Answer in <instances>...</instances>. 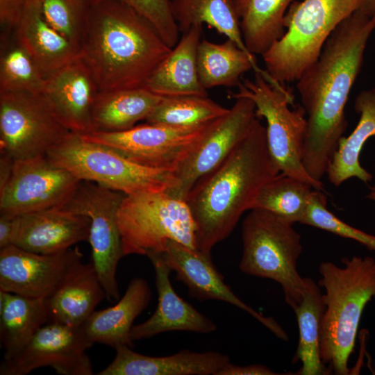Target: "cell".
<instances>
[{
    "label": "cell",
    "instance_id": "obj_1",
    "mask_svg": "<svg viewBox=\"0 0 375 375\" xmlns=\"http://www.w3.org/2000/svg\"><path fill=\"white\" fill-rule=\"evenodd\" d=\"M374 29L375 15L353 12L332 32L317 60L296 81L307 115L303 164L318 181L322 182L346 131L345 106Z\"/></svg>",
    "mask_w": 375,
    "mask_h": 375
},
{
    "label": "cell",
    "instance_id": "obj_2",
    "mask_svg": "<svg viewBox=\"0 0 375 375\" xmlns=\"http://www.w3.org/2000/svg\"><path fill=\"white\" fill-rule=\"evenodd\" d=\"M267 145L266 126L256 118L246 137L187 195L195 227L197 248L210 253L253 208L264 185L280 173Z\"/></svg>",
    "mask_w": 375,
    "mask_h": 375
},
{
    "label": "cell",
    "instance_id": "obj_3",
    "mask_svg": "<svg viewBox=\"0 0 375 375\" xmlns=\"http://www.w3.org/2000/svg\"><path fill=\"white\" fill-rule=\"evenodd\" d=\"M171 49L146 18L122 1L88 4L81 57L99 92L144 87Z\"/></svg>",
    "mask_w": 375,
    "mask_h": 375
},
{
    "label": "cell",
    "instance_id": "obj_4",
    "mask_svg": "<svg viewBox=\"0 0 375 375\" xmlns=\"http://www.w3.org/2000/svg\"><path fill=\"white\" fill-rule=\"evenodd\" d=\"M341 262L342 266L328 261L319 267L318 284L324 290L320 355L330 372L347 375L363 310L375 300V260L353 256Z\"/></svg>",
    "mask_w": 375,
    "mask_h": 375
},
{
    "label": "cell",
    "instance_id": "obj_5",
    "mask_svg": "<svg viewBox=\"0 0 375 375\" xmlns=\"http://www.w3.org/2000/svg\"><path fill=\"white\" fill-rule=\"evenodd\" d=\"M359 10L375 15V0L294 1L284 18V35L262 56L265 72L281 85L296 82L335 28Z\"/></svg>",
    "mask_w": 375,
    "mask_h": 375
},
{
    "label": "cell",
    "instance_id": "obj_6",
    "mask_svg": "<svg viewBox=\"0 0 375 375\" xmlns=\"http://www.w3.org/2000/svg\"><path fill=\"white\" fill-rule=\"evenodd\" d=\"M293 224L269 211L255 208L242 227V273L278 283L285 301L292 309L301 301L305 278L297 270L303 247Z\"/></svg>",
    "mask_w": 375,
    "mask_h": 375
},
{
    "label": "cell",
    "instance_id": "obj_7",
    "mask_svg": "<svg viewBox=\"0 0 375 375\" xmlns=\"http://www.w3.org/2000/svg\"><path fill=\"white\" fill-rule=\"evenodd\" d=\"M253 79L238 85L233 94L245 97L255 104L257 117L266 120L269 153L280 172L323 190V183L314 179L303 164V150L307 132V119L302 106L291 108L293 96L283 85L267 78V73L254 72Z\"/></svg>",
    "mask_w": 375,
    "mask_h": 375
},
{
    "label": "cell",
    "instance_id": "obj_8",
    "mask_svg": "<svg viewBox=\"0 0 375 375\" xmlns=\"http://www.w3.org/2000/svg\"><path fill=\"white\" fill-rule=\"evenodd\" d=\"M46 156L81 181L94 182L126 195L167 191L174 184V171L141 165L107 146L72 132Z\"/></svg>",
    "mask_w": 375,
    "mask_h": 375
},
{
    "label": "cell",
    "instance_id": "obj_9",
    "mask_svg": "<svg viewBox=\"0 0 375 375\" xmlns=\"http://www.w3.org/2000/svg\"><path fill=\"white\" fill-rule=\"evenodd\" d=\"M117 219L124 256L162 252L169 240L197 249L194 223L186 201L166 191L125 195Z\"/></svg>",
    "mask_w": 375,
    "mask_h": 375
},
{
    "label": "cell",
    "instance_id": "obj_10",
    "mask_svg": "<svg viewBox=\"0 0 375 375\" xmlns=\"http://www.w3.org/2000/svg\"><path fill=\"white\" fill-rule=\"evenodd\" d=\"M125 195L94 182L81 181L72 197L60 207L89 217L91 262L110 302L119 299L116 272L124 254L117 212Z\"/></svg>",
    "mask_w": 375,
    "mask_h": 375
},
{
    "label": "cell",
    "instance_id": "obj_11",
    "mask_svg": "<svg viewBox=\"0 0 375 375\" xmlns=\"http://www.w3.org/2000/svg\"><path fill=\"white\" fill-rule=\"evenodd\" d=\"M70 133L42 94L0 92V151L15 160L46 155Z\"/></svg>",
    "mask_w": 375,
    "mask_h": 375
},
{
    "label": "cell",
    "instance_id": "obj_12",
    "mask_svg": "<svg viewBox=\"0 0 375 375\" xmlns=\"http://www.w3.org/2000/svg\"><path fill=\"white\" fill-rule=\"evenodd\" d=\"M215 121L197 127L147 123L121 131H94L81 135L141 165L174 171L196 148Z\"/></svg>",
    "mask_w": 375,
    "mask_h": 375
},
{
    "label": "cell",
    "instance_id": "obj_13",
    "mask_svg": "<svg viewBox=\"0 0 375 375\" xmlns=\"http://www.w3.org/2000/svg\"><path fill=\"white\" fill-rule=\"evenodd\" d=\"M93 344L81 326L49 322L19 351L3 357L0 374L26 375L49 367L62 375H92L93 367L86 351Z\"/></svg>",
    "mask_w": 375,
    "mask_h": 375
},
{
    "label": "cell",
    "instance_id": "obj_14",
    "mask_svg": "<svg viewBox=\"0 0 375 375\" xmlns=\"http://www.w3.org/2000/svg\"><path fill=\"white\" fill-rule=\"evenodd\" d=\"M81 180L53 164L46 155L15 160L11 177L0 191V214L18 216L62 207Z\"/></svg>",
    "mask_w": 375,
    "mask_h": 375
},
{
    "label": "cell",
    "instance_id": "obj_15",
    "mask_svg": "<svg viewBox=\"0 0 375 375\" xmlns=\"http://www.w3.org/2000/svg\"><path fill=\"white\" fill-rule=\"evenodd\" d=\"M216 119L196 148L174 171V184L166 192L185 200L193 186L219 166L241 142L256 118L254 103L245 97Z\"/></svg>",
    "mask_w": 375,
    "mask_h": 375
},
{
    "label": "cell",
    "instance_id": "obj_16",
    "mask_svg": "<svg viewBox=\"0 0 375 375\" xmlns=\"http://www.w3.org/2000/svg\"><path fill=\"white\" fill-rule=\"evenodd\" d=\"M83 257L78 247L41 254L10 245L0 249V290L46 299Z\"/></svg>",
    "mask_w": 375,
    "mask_h": 375
},
{
    "label": "cell",
    "instance_id": "obj_17",
    "mask_svg": "<svg viewBox=\"0 0 375 375\" xmlns=\"http://www.w3.org/2000/svg\"><path fill=\"white\" fill-rule=\"evenodd\" d=\"M162 253L192 297L201 301L218 300L232 304L251 315L279 339L288 340L286 332L272 317L264 316L235 295L213 265L210 253L174 240L168 241Z\"/></svg>",
    "mask_w": 375,
    "mask_h": 375
},
{
    "label": "cell",
    "instance_id": "obj_18",
    "mask_svg": "<svg viewBox=\"0 0 375 375\" xmlns=\"http://www.w3.org/2000/svg\"><path fill=\"white\" fill-rule=\"evenodd\" d=\"M98 92L92 74L80 56L47 76L42 94L70 132L83 135L93 131L92 114Z\"/></svg>",
    "mask_w": 375,
    "mask_h": 375
},
{
    "label": "cell",
    "instance_id": "obj_19",
    "mask_svg": "<svg viewBox=\"0 0 375 375\" xmlns=\"http://www.w3.org/2000/svg\"><path fill=\"white\" fill-rule=\"evenodd\" d=\"M90 220L62 208L53 207L16 216L12 245L24 250L53 254L88 241Z\"/></svg>",
    "mask_w": 375,
    "mask_h": 375
},
{
    "label": "cell",
    "instance_id": "obj_20",
    "mask_svg": "<svg viewBox=\"0 0 375 375\" xmlns=\"http://www.w3.org/2000/svg\"><path fill=\"white\" fill-rule=\"evenodd\" d=\"M156 274L158 306L153 314L145 322L133 326L132 341L151 338L173 331L210 333L217 329L215 324L180 297L174 291L169 278L173 271L162 252H149Z\"/></svg>",
    "mask_w": 375,
    "mask_h": 375
},
{
    "label": "cell",
    "instance_id": "obj_21",
    "mask_svg": "<svg viewBox=\"0 0 375 375\" xmlns=\"http://www.w3.org/2000/svg\"><path fill=\"white\" fill-rule=\"evenodd\" d=\"M113 360L98 375H217L231 362L217 351L194 352L187 349L167 356H149L128 346L115 349Z\"/></svg>",
    "mask_w": 375,
    "mask_h": 375
},
{
    "label": "cell",
    "instance_id": "obj_22",
    "mask_svg": "<svg viewBox=\"0 0 375 375\" xmlns=\"http://www.w3.org/2000/svg\"><path fill=\"white\" fill-rule=\"evenodd\" d=\"M106 298L92 262L76 263L53 292L46 299L49 322L79 327Z\"/></svg>",
    "mask_w": 375,
    "mask_h": 375
},
{
    "label": "cell",
    "instance_id": "obj_23",
    "mask_svg": "<svg viewBox=\"0 0 375 375\" xmlns=\"http://www.w3.org/2000/svg\"><path fill=\"white\" fill-rule=\"evenodd\" d=\"M13 33L45 78L81 56L79 48L46 22L39 0L28 1Z\"/></svg>",
    "mask_w": 375,
    "mask_h": 375
},
{
    "label": "cell",
    "instance_id": "obj_24",
    "mask_svg": "<svg viewBox=\"0 0 375 375\" xmlns=\"http://www.w3.org/2000/svg\"><path fill=\"white\" fill-rule=\"evenodd\" d=\"M151 298L148 283L142 278H134L117 303L94 310L81 327L94 344L114 349L124 345L133 348V341L130 337L133 323L148 306Z\"/></svg>",
    "mask_w": 375,
    "mask_h": 375
},
{
    "label": "cell",
    "instance_id": "obj_25",
    "mask_svg": "<svg viewBox=\"0 0 375 375\" xmlns=\"http://www.w3.org/2000/svg\"><path fill=\"white\" fill-rule=\"evenodd\" d=\"M202 28L183 33L168 55L158 64L144 88L161 97L208 96L198 75L197 55Z\"/></svg>",
    "mask_w": 375,
    "mask_h": 375
},
{
    "label": "cell",
    "instance_id": "obj_26",
    "mask_svg": "<svg viewBox=\"0 0 375 375\" xmlns=\"http://www.w3.org/2000/svg\"><path fill=\"white\" fill-rule=\"evenodd\" d=\"M354 110L360 119L348 137H342L333 156L326 174L330 183L339 186L357 178L365 183L373 176L360 162V155L367 140L375 136V88L360 91L354 100Z\"/></svg>",
    "mask_w": 375,
    "mask_h": 375
},
{
    "label": "cell",
    "instance_id": "obj_27",
    "mask_svg": "<svg viewBox=\"0 0 375 375\" xmlns=\"http://www.w3.org/2000/svg\"><path fill=\"white\" fill-rule=\"evenodd\" d=\"M162 98L144 87L99 92L92 109V132L129 129L145 120Z\"/></svg>",
    "mask_w": 375,
    "mask_h": 375
},
{
    "label": "cell",
    "instance_id": "obj_28",
    "mask_svg": "<svg viewBox=\"0 0 375 375\" xmlns=\"http://www.w3.org/2000/svg\"><path fill=\"white\" fill-rule=\"evenodd\" d=\"M197 64L199 81L206 90L238 86L241 76L246 72L251 69L264 71L258 67L256 56L228 38L222 43L201 40Z\"/></svg>",
    "mask_w": 375,
    "mask_h": 375
},
{
    "label": "cell",
    "instance_id": "obj_29",
    "mask_svg": "<svg viewBox=\"0 0 375 375\" xmlns=\"http://www.w3.org/2000/svg\"><path fill=\"white\" fill-rule=\"evenodd\" d=\"M45 299L0 290V338L5 358L19 351L48 323Z\"/></svg>",
    "mask_w": 375,
    "mask_h": 375
},
{
    "label": "cell",
    "instance_id": "obj_30",
    "mask_svg": "<svg viewBox=\"0 0 375 375\" xmlns=\"http://www.w3.org/2000/svg\"><path fill=\"white\" fill-rule=\"evenodd\" d=\"M295 0H234L242 39L253 55L262 54L285 32L284 18Z\"/></svg>",
    "mask_w": 375,
    "mask_h": 375
},
{
    "label": "cell",
    "instance_id": "obj_31",
    "mask_svg": "<svg viewBox=\"0 0 375 375\" xmlns=\"http://www.w3.org/2000/svg\"><path fill=\"white\" fill-rule=\"evenodd\" d=\"M299 328V343L294 360L301 362L299 374L323 375L329 370L320 355V333L324 311L320 286L311 278L305 277V289L301 301L292 309Z\"/></svg>",
    "mask_w": 375,
    "mask_h": 375
},
{
    "label": "cell",
    "instance_id": "obj_32",
    "mask_svg": "<svg viewBox=\"0 0 375 375\" xmlns=\"http://www.w3.org/2000/svg\"><path fill=\"white\" fill-rule=\"evenodd\" d=\"M171 8L182 33L207 24L249 52L242 39L234 0H171Z\"/></svg>",
    "mask_w": 375,
    "mask_h": 375
},
{
    "label": "cell",
    "instance_id": "obj_33",
    "mask_svg": "<svg viewBox=\"0 0 375 375\" xmlns=\"http://www.w3.org/2000/svg\"><path fill=\"white\" fill-rule=\"evenodd\" d=\"M313 190L307 183L279 173L264 185L252 209L269 211L293 224H302Z\"/></svg>",
    "mask_w": 375,
    "mask_h": 375
},
{
    "label": "cell",
    "instance_id": "obj_34",
    "mask_svg": "<svg viewBox=\"0 0 375 375\" xmlns=\"http://www.w3.org/2000/svg\"><path fill=\"white\" fill-rule=\"evenodd\" d=\"M228 110L208 96L162 97L145 120L174 127H197L223 117Z\"/></svg>",
    "mask_w": 375,
    "mask_h": 375
},
{
    "label": "cell",
    "instance_id": "obj_35",
    "mask_svg": "<svg viewBox=\"0 0 375 375\" xmlns=\"http://www.w3.org/2000/svg\"><path fill=\"white\" fill-rule=\"evenodd\" d=\"M4 31L1 37L0 92H43L45 77L14 33Z\"/></svg>",
    "mask_w": 375,
    "mask_h": 375
},
{
    "label": "cell",
    "instance_id": "obj_36",
    "mask_svg": "<svg viewBox=\"0 0 375 375\" xmlns=\"http://www.w3.org/2000/svg\"><path fill=\"white\" fill-rule=\"evenodd\" d=\"M46 22L79 48L85 27L88 4L85 0H39Z\"/></svg>",
    "mask_w": 375,
    "mask_h": 375
},
{
    "label": "cell",
    "instance_id": "obj_37",
    "mask_svg": "<svg viewBox=\"0 0 375 375\" xmlns=\"http://www.w3.org/2000/svg\"><path fill=\"white\" fill-rule=\"evenodd\" d=\"M340 237L353 240L375 251V236L349 225L327 208V199L322 190L311 192L306 215L302 222Z\"/></svg>",
    "mask_w": 375,
    "mask_h": 375
},
{
    "label": "cell",
    "instance_id": "obj_38",
    "mask_svg": "<svg viewBox=\"0 0 375 375\" xmlns=\"http://www.w3.org/2000/svg\"><path fill=\"white\" fill-rule=\"evenodd\" d=\"M101 0H85L87 4ZM146 18L165 42L173 48L178 41L179 30L174 18L171 0H119Z\"/></svg>",
    "mask_w": 375,
    "mask_h": 375
},
{
    "label": "cell",
    "instance_id": "obj_39",
    "mask_svg": "<svg viewBox=\"0 0 375 375\" xmlns=\"http://www.w3.org/2000/svg\"><path fill=\"white\" fill-rule=\"evenodd\" d=\"M29 1L0 0V23L4 31L15 29Z\"/></svg>",
    "mask_w": 375,
    "mask_h": 375
},
{
    "label": "cell",
    "instance_id": "obj_40",
    "mask_svg": "<svg viewBox=\"0 0 375 375\" xmlns=\"http://www.w3.org/2000/svg\"><path fill=\"white\" fill-rule=\"evenodd\" d=\"M279 374L262 365L246 366L235 365L229 362L217 375H276Z\"/></svg>",
    "mask_w": 375,
    "mask_h": 375
},
{
    "label": "cell",
    "instance_id": "obj_41",
    "mask_svg": "<svg viewBox=\"0 0 375 375\" xmlns=\"http://www.w3.org/2000/svg\"><path fill=\"white\" fill-rule=\"evenodd\" d=\"M16 216L0 214V249L12 245Z\"/></svg>",
    "mask_w": 375,
    "mask_h": 375
},
{
    "label": "cell",
    "instance_id": "obj_42",
    "mask_svg": "<svg viewBox=\"0 0 375 375\" xmlns=\"http://www.w3.org/2000/svg\"><path fill=\"white\" fill-rule=\"evenodd\" d=\"M0 152V191H1L11 177L15 160L7 153Z\"/></svg>",
    "mask_w": 375,
    "mask_h": 375
},
{
    "label": "cell",
    "instance_id": "obj_43",
    "mask_svg": "<svg viewBox=\"0 0 375 375\" xmlns=\"http://www.w3.org/2000/svg\"><path fill=\"white\" fill-rule=\"evenodd\" d=\"M367 198L375 202V185L370 187Z\"/></svg>",
    "mask_w": 375,
    "mask_h": 375
},
{
    "label": "cell",
    "instance_id": "obj_44",
    "mask_svg": "<svg viewBox=\"0 0 375 375\" xmlns=\"http://www.w3.org/2000/svg\"></svg>",
    "mask_w": 375,
    "mask_h": 375
}]
</instances>
